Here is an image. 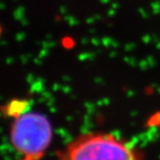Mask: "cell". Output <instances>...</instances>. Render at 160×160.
<instances>
[{
	"instance_id": "obj_1",
	"label": "cell",
	"mask_w": 160,
	"mask_h": 160,
	"mask_svg": "<svg viewBox=\"0 0 160 160\" xmlns=\"http://www.w3.org/2000/svg\"><path fill=\"white\" fill-rule=\"evenodd\" d=\"M58 160H144L141 151L130 143L105 132L76 137L58 153Z\"/></svg>"
},
{
	"instance_id": "obj_2",
	"label": "cell",
	"mask_w": 160,
	"mask_h": 160,
	"mask_svg": "<svg viewBox=\"0 0 160 160\" xmlns=\"http://www.w3.org/2000/svg\"><path fill=\"white\" fill-rule=\"evenodd\" d=\"M10 137L20 160H41L51 144L53 129L43 114L25 111L15 117Z\"/></svg>"
}]
</instances>
